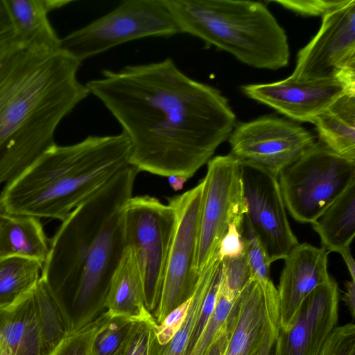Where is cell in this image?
<instances>
[{
	"instance_id": "14",
	"label": "cell",
	"mask_w": 355,
	"mask_h": 355,
	"mask_svg": "<svg viewBox=\"0 0 355 355\" xmlns=\"http://www.w3.org/2000/svg\"><path fill=\"white\" fill-rule=\"evenodd\" d=\"M279 325L277 290L253 279L236 297L228 321L223 355H259L270 330Z\"/></svg>"
},
{
	"instance_id": "13",
	"label": "cell",
	"mask_w": 355,
	"mask_h": 355,
	"mask_svg": "<svg viewBox=\"0 0 355 355\" xmlns=\"http://www.w3.org/2000/svg\"><path fill=\"white\" fill-rule=\"evenodd\" d=\"M246 207L244 218L271 263L284 259L299 242L291 228L277 176L248 161H241Z\"/></svg>"
},
{
	"instance_id": "28",
	"label": "cell",
	"mask_w": 355,
	"mask_h": 355,
	"mask_svg": "<svg viewBox=\"0 0 355 355\" xmlns=\"http://www.w3.org/2000/svg\"><path fill=\"white\" fill-rule=\"evenodd\" d=\"M135 320L110 317L95 335L92 355H117L130 336Z\"/></svg>"
},
{
	"instance_id": "31",
	"label": "cell",
	"mask_w": 355,
	"mask_h": 355,
	"mask_svg": "<svg viewBox=\"0 0 355 355\" xmlns=\"http://www.w3.org/2000/svg\"><path fill=\"white\" fill-rule=\"evenodd\" d=\"M250 279L251 272L245 253L221 261L220 284L235 298Z\"/></svg>"
},
{
	"instance_id": "27",
	"label": "cell",
	"mask_w": 355,
	"mask_h": 355,
	"mask_svg": "<svg viewBox=\"0 0 355 355\" xmlns=\"http://www.w3.org/2000/svg\"><path fill=\"white\" fill-rule=\"evenodd\" d=\"M236 298L220 284L214 310L189 355H207L227 329L228 321Z\"/></svg>"
},
{
	"instance_id": "37",
	"label": "cell",
	"mask_w": 355,
	"mask_h": 355,
	"mask_svg": "<svg viewBox=\"0 0 355 355\" xmlns=\"http://www.w3.org/2000/svg\"><path fill=\"white\" fill-rule=\"evenodd\" d=\"M19 43L3 0H0V55Z\"/></svg>"
},
{
	"instance_id": "26",
	"label": "cell",
	"mask_w": 355,
	"mask_h": 355,
	"mask_svg": "<svg viewBox=\"0 0 355 355\" xmlns=\"http://www.w3.org/2000/svg\"><path fill=\"white\" fill-rule=\"evenodd\" d=\"M43 263L22 257L0 259V304L13 302L33 289Z\"/></svg>"
},
{
	"instance_id": "33",
	"label": "cell",
	"mask_w": 355,
	"mask_h": 355,
	"mask_svg": "<svg viewBox=\"0 0 355 355\" xmlns=\"http://www.w3.org/2000/svg\"><path fill=\"white\" fill-rule=\"evenodd\" d=\"M318 355H355V325L337 326Z\"/></svg>"
},
{
	"instance_id": "15",
	"label": "cell",
	"mask_w": 355,
	"mask_h": 355,
	"mask_svg": "<svg viewBox=\"0 0 355 355\" xmlns=\"http://www.w3.org/2000/svg\"><path fill=\"white\" fill-rule=\"evenodd\" d=\"M249 98L297 121L311 122L343 95L355 94V83L342 79L278 82L241 87Z\"/></svg>"
},
{
	"instance_id": "8",
	"label": "cell",
	"mask_w": 355,
	"mask_h": 355,
	"mask_svg": "<svg viewBox=\"0 0 355 355\" xmlns=\"http://www.w3.org/2000/svg\"><path fill=\"white\" fill-rule=\"evenodd\" d=\"M175 221L173 208L148 195L132 196L124 207L126 246L135 255L146 307L153 315L160 299Z\"/></svg>"
},
{
	"instance_id": "30",
	"label": "cell",
	"mask_w": 355,
	"mask_h": 355,
	"mask_svg": "<svg viewBox=\"0 0 355 355\" xmlns=\"http://www.w3.org/2000/svg\"><path fill=\"white\" fill-rule=\"evenodd\" d=\"M241 234L245 241V254L250 269L251 278L263 286L272 281L271 261L260 241L243 218Z\"/></svg>"
},
{
	"instance_id": "6",
	"label": "cell",
	"mask_w": 355,
	"mask_h": 355,
	"mask_svg": "<svg viewBox=\"0 0 355 355\" xmlns=\"http://www.w3.org/2000/svg\"><path fill=\"white\" fill-rule=\"evenodd\" d=\"M277 178L290 215L299 223L311 224L355 183V161L318 140Z\"/></svg>"
},
{
	"instance_id": "16",
	"label": "cell",
	"mask_w": 355,
	"mask_h": 355,
	"mask_svg": "<svg viewBox=\"0 0 355 355\" xmlns=\"http://www.w3.org/2000/svg\"><path fill=\"white\" fill-rule=\"evenodd\" d=\"M340 292L330 278L312 291L286 331H279L280 355H318L337 327Z\"/></svg>"
},
{
	"instance_id": "32",
	"label": "cell",
	"mask_w": 355,
	"mask_h": 355,
	"mask_svg": "<svg viewBox=\"0 0 355 355\" xmlns=\"http://www.w3.org/2000/svg\"><path fill=\"white\" fill-rule=\"evenodd\" d=\"M155 321H136L127 341L117 355H151Z\"/></svg>"
},
{
	"instance_id": "43",
	"label": "cell",
	"mask_w": 355,
	"mask_h": 355,
	"mask_svg": "<svg viewBox=\"0 0 355 355\" xmlns=\"http://www.w3.org/2000/svg\"><path fill=\"white\" fill-rule=\"evenodd\" d=\"M15 302H10V303H2V304H0V317L7 311V309L10 306H11L13 304V303Z\"/></svg>"
},
{
	"instance_id": "29",
	"label": "cell",
	"mask_w": 355,
	"mask_h": 355,
	"mask_svg": "<svg viewBox=\"0 0 355 355\" xmlns=\"http://www.w3.org/2000/svg\"><path fill=\"white\" fill-rule=\"evenodd\" d=\"M109 318L103 311L86 324L73 328L49 355H92L95 335Z\"/></svg>"
},
{
	"instance_id": "34",
	"label": "cell",
	"mask_w": 355,
	"mask_h": 355,
	"mask_svg": "<svg viewBox=\"0 0 355 355\" xmlns=\"http://www.w3.org/2000/svg\"><path fill=\"white\" fill-rule=\"evenodd\" d=\"M190 298L172 311L154 329L153 341L162 346L167 344L179 330L187 316Z\"/></svg>"
},
{
	"instance_id": "42",
	"label": "cell",
	"mask_w": 355,
	"mask_h": 355,
	"mask_svg": "<svg viewBox=\"0 0 355 355\" xmlns=\"http://www.w3.org/2000/svg\"><path fill=\"white\" fill-rule=\"evenodd\" d=\"M186 181V179L181 177L173 176L169 178L170 184L175 190L182 189L183 184Z\"/></svg>"
},
{
	"instance_id": "10",
	"label": "cell",
	"mask_w": 355,
	"mask_h": 355,
	"mask_svg": "<svg viewBox=\"0 0 355 355\" xmlns=\"http://www.w3.org/2000/svg\"><path fill=\"white\" fill-rule=\"evenodd\" d=\"M202 190V180L191 189L167 198L175 221L160 299L153 313L157 324L190 298L198 282L195 263Z\"/></svg>"
},
{
	"instance_id": "20",
	"label": "cell",
	"mask_w": 355,
	"mask_h": 355,
	"mask_svg": "<svg viewBox=\"0 0 355 355\" xmlns=\"http://www.w3.org/2000/svg\"><path fill=\"white\" fill-rule=\"evenodd\" d=\"M0 355H43L33 289L0 317Z\"/></svg>"
},
{
	"instance_id": "17",
	"label": "cell",
	"mask_w": 355,
	"mask_h": 355,
	"mask_svg": "<svg viewBox=\"0 0 355 355\" xmlns=\"http://www.w3.org/2000/svg\"><path fill=\"white\" fill-rule=\"evenodd\" d=\"M328 254L323 247L302 243L295 246L284 259L277 288L281 331L289 328L309 295L330 278Z\"/></svg>"
},
{
	"instance_id": "18",
	"label": "cell",
	"mask_w": 355,
	"mask_h": 355,
	"mask_svg": "<svg viewBox=\"0 0 355 355\" xmlns=\"http://www.w3.org/2000/svg\"><path fill=\"white\" fill-rule=\"evenodd\" d=\"M19 43L29 48L60 49L58 37L48 19L52 10L71 0H3Z\"/></svg>"
},
{
	"instance_id": "38",
	"label": "cell",
	"mask_w": 355,
	"mask_h": 355,
	"mask_svg": "<svg viewBox=\"0 0 355 355\" xmlns=\"http://www.w3.org/2000/svg\"><path fill=\"white\" fill-rule=\"evenodd\" d=\"M279 331V325L274 327L270 330L259 355H280Z\"/></svg>"
},
{
	"instance_id": "4",
	"label": "cell",
	"mask_w": 355,
	"mask_h": 355,
	"mask_svg": "<svg viewBox=\"0 0 355 355\" xmlns=\"http://www.w3.org/2000/svg\"><path fill=\"white\" fill-rule=\"evenodd\" d=\"M126 135H89L68 146L53 144L5 187L12 214L63 221L130 165Z\"/></svg>"
},
{
	"instance_id": "41",
	"label": "cell",
	"mask_w": 355,
	"mask_h": 355,
	"mask_svg": "<svg viewBox=\"0 0 355 355\" xmlns=\"http://www.w3.org/2000/svg\"><path fill=\"white\" fill-rule=\"evenodd\" d=\"M340 254L342 256L346 264L351 277V279L355 281V261L351 254L350 249L345 250Z\"/></svg>"
},
{
	"instance_id": "3",
	"label": "cell",
	"mask_w": 355,
	"mask_h": 355,
	"mask_svg": "<svg viewBox=\"0 0 355 355\" xmlns=\"http://www.w3.org/2000/svg\"><path fill=\"white\" fill-rule=\"evenodd\" d=\"M138 173L125 167L74 209L50 239L40 277L75 308L73 328L103 311L111 277L127 248L124 207Z\"/></svg>"
},
{
	"instance_id": "36",
	"label": "cell",
	"mask_w": 355,
	"mask_h": 355,
	"mask_svg": "<svg viewBox=\"0 0 355 355\" xmlns=\"http://www.w3.org/2000/svg\"><path fill=\"white\" fill-rule=\"evenodd\" d=\"M244 253L245 241L241 230L235 224L232 223L220 241L217 258L222 261L227 258L238 257Z\"/></svg>"
},
{
	"instance_id": "19",
	"label": "cell",
	"mask_w": 355,
	"mask_h": 355,
	"mask_svg": "<svg viewBox=\"0 0 355 355\" xmlns=\"http://www.w3.org/2000/svg\"><path fill=\"white\" fill-rule=\"evenodd\" d=\"M103 307L110 317L155 321L146 307L141 275L128 247L111 277Z\"/></svg>"
},
{
	"instance_id": "35",
	"label": "cell",
	"mask_w": 355,
	"mask_h": 355,
	"mask_svg": "<svg viewBox=\"0 0 355 355\" xmlns=\"http://www.w3.org/2000/svg\"><path fill=\"white\" fill-rule=\"evenodd\" d=\"M348 0H272L283 7L295 12L307 16H322L330 10L336 8Z\"/></svg>"
},
{
	"instance_id": "7",
	"label": "cell",
	"mask_w": 355,
	"mask_h": 355,
	"mask_svg": "<svg viewBox=\"0 0 355 355\" xmlns=\"http://www.w3.org/2000/svg\"><path fill=\"white\" fill-rule=\"evenodd\" d=\"M179 33L163 0H125L112 10L61 38L60 49L82 63L123 43Z\"/></svg>"
},
{
	"instance_id": "25",
	"label": "cell",
	"mask_w": 355,
	"mask_h": 355,
	"mask_svg": "<svg viewBox=\"0 0 355 355\" xmlns=\"http://www.w3.org/2000/svg\"><path fill=\"white\" fill-rule=\"evenodd\" d=\"M220 262L216 258L200 274L183 324L167 344L160 346L153 340L151 355H187L205 297Z\"/></svg>"
},
{
	"instance_id": "23",
	"label": "cell",
	"mask_w": 355,
	"mask_h": 355,
	"mask_svg": "<svg viewBox=\"0 0 355 355\" xmlns=\"http://www.w3.org/2000/svg\"><path fill=\"white\" fill-rule=\"evenodd\" d=\"M322 247L329 252L350 249L355 236V183L348 187L314 222Z\"/></svg>"
},
{
	"instance_id": "5",
	"label": "cell",
	"mask_w": 355,
	"mask_h": 355,
	"mask_svg": "<svg viewBox=\"0 0 355 355\" xmlns=\"http://www.w3.org/2000/svg\"><path fill=\"white\" fill-rule=\"evenodd\" d=\"M179 33L227 51L249 66L270 70L286 67L287 35L262 3L240 0H163Z\"/></svg>"
},
{
	"instance_id": "9",
	"label": "cell",
	"mask_w": 355,
	"mask_h": 355,
	"mask_svg": "<svg viewBox=\"0 0 355 355\" xmlns=\"http://www.w3.org/2000/svg\"><path fill=\"white\" fill-rule=\"evenodd\" d=\"M195 269L198 275L217 257L219 245L229 225L241 230L246 213L241 178V161L231 153L207 162L202 179Z\"/></svg>"
},
{
	"instance_id": "40",
	"label": "cell",
	"mask_w": 355,
	"mask_h": 355,
	"mask_svg": "<svg viewBox=\"0 0 355 355\" xmlns=\"http://www.w3.org/2000/svg\"><path fill=\"white\" fill-rule=\"evenodd\" d=\"M227 334L228 329L218 339V340L215 343L207 355H223L224 349L226 345Z\"/></svg>"
},
{
	"instance_id": "11",
	"label": "cell",
	"mask_w": 355,
	"mask_h": 355,
	"mask_svg": "<svg viewBox=\"0 0 355 355\" xmlns=\"http://www.w3.org/2000/svg\"><path fill=\"white\" fill-rule=\"evenodd\" d=\"M314 37L297 53V81L342 79L355 83V0L322 16Z\"/></svg>"
},
{
	"instance_id": "44",
	"label": "cell",
	"mask_w": 355,
	"mask_h": 355,
	"mask_svg": "<svg viewBox=\"0 0 355 355\" xmlns=\"http://www.w3.org/2000/svg\"><path fill=\"white\" fill-rule=\"evenodd\" d=\"M0 209H1V206H0Z\"/></svg>"
},
{
	"instance_id": "21",
	"label": "cell",
	"mask_w": 355,
	"mask_h": 355,
	"mask_svg": "<svg viewBox=\"0 0 355 355\" xmlns=\"http://www.w3.org/2000/svg\"><path fill=\"white\" fill-rule=\"evenodd\" d=\"M50 250V239L40 218L12 214L0 210V259L22 257L44 263Z\"/></svg>"
},
{
	"instance_id": "39",
	"label": "cell",
	"mask_w": 355,
	"mask_h": 355,
	"mask_svg": "<svg viewBox=\"0 0 355 355\" xmlns=\"http://www.w3.org/2000/svg\"><path fill=\"white\" fill-rule=\"evenodd\" d=\"M346 291L343 300L348 308L352 316L355 315V281L349 280L345 284Z\"/></svg>"
},
{
	"instance_id": "2",
	"label": "cell",
	"mask_w": 355,
	"mask_h": 355,
	"mask_svg": "<svg viewBox=\"0 0 355 355\" xmlns=\"http://www.w3.org/2000/svg\"><path fill=\"white\" fill-rule=\"evenodd\" d=\"M78 60L61 49L17 43L0 55V185L55 144L62 121L89 94Z\"/></svg>"
},
{
	"instance_id": "12",
	"label": "cell",
	"mask_w": 355,
	"mask_h": 355,
	"mask_svg": "<svg viewBox=\"0 0 355 355\" xmlns=\"http://www.w3.org/2000/svg\"><path fill=\"white\" fill-rule=\"evenodd\" d=\"M228 139L232 155L276 176L315 142L313 134L297 123L272 116L239 123Z\"/></svg>"
},
{
	"instance_id": "1",
	"label": "cell",
	"mask_w": 355,
	"mask_h": 355,
	"mask_svg": "<svg viewBox=\"0 0 355 355\" xmlns=\"http://www.w3.org/2000/svg\"><path fill=\"white\" fill-rule=\"evenodd\" d=\"M101 76L85 85L121 125L139 173L187 180L235 126L221 92L186 75L171 58Z\"/></svg>"
},
{
	"instance_id": "22",
	"label": "cell",
	"mask_w": 355,
	"mask_h": 355,
	"mask_svg": "<svg viewBox=\"0 0 355 355\" xmlns=\"http://www.w3.org/2000/svg\"><path fill=\"white\" fill-rule=\"evenodd\" d=\"M319 141L335 153L355 161V94H345L310 122Z\"/></svg>"
},
{
	"instance_id": "24",
	"label": "cell",
	"mask_w": 355,
	"mask_h": 355,
	"mask_svg": "<svg viewBox=\"0 0 355 355\" xmlns=\"http://www.w3.org/2000/svg\"><path fill=\"white\" fill-rule=\"evenodd\" d=\"M33 297L41 327L43 355H49L73 330L72 319L64 303L41 277L33 288Z\"/></svg>"
}]
</instances>
